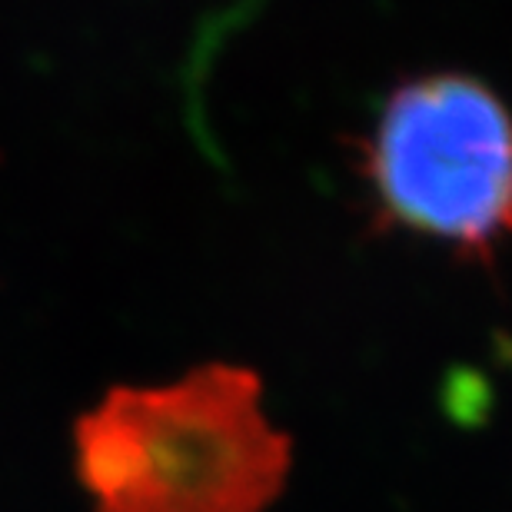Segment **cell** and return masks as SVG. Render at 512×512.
<instances>
[{"label":"cell","instance_id":"cell-1","mask_svg":"<svg viewBox=\"0 0 512 512\" xmlns=\"http://www.w3.org/2000/svg\"><path fill=\"white\" fill-rule=\"evenodd\" d=\"M74 453L97 512H266L290 476L260 380L227 363L110 389L80 416Z\"/></svg>","mask_w":512,"mask_h":512},{"label":"cell","instance_id":"cell-2","mask_svg":"<svg viewBox=\"0 0 512 512\" xmlns=\"http://www.w3.org/2000/svg\"><path fill=\"white\" fill-rule=\"evenodd\" d=\"M366 170L380 207L406 230L476 256L512 237V114L473 77L396 87Z\"/></svg>","mask_w":512,"mask_h":512}]
</instances>
